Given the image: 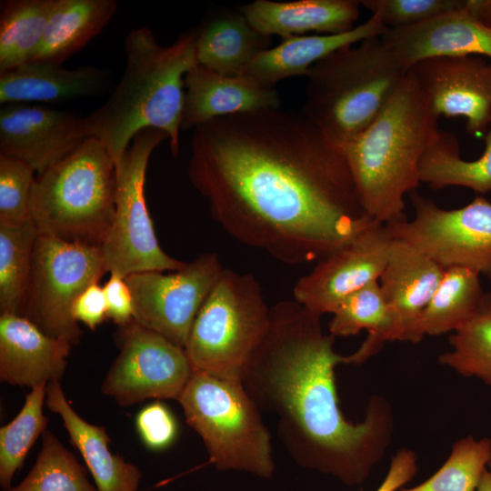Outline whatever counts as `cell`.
<instances>
[{
  "label": "cell",
  "mask_w": 491,
  "mask_h": 491,
  "mask_svg": "<svg viewBox=\"0 0 491 491\" xmlns=\"http://www.w3.org/2000/svg\"><path fill=\"white\" fill-rule=\"evenodd\" d=\"M187 175L214 220L273 258L319 261L376 222L342 149L301 113L268 108L193 129Z\"/></svg>",
  "instance_id": "6da1fadb"
},
{
  "label": "cell",
  "mask_w": 491,
  "mask_h": 491,
  "mask_svg": "<svg viewBox=\"0 0 491 491\" xmlns=\"http://www.w3.org/2000/svg\"><path fill=\"white\" fill-rule=\"evenodd\" d=\"M334 338L321 316L295 299L279 301L241 381L260 411L277 417L279 437L299 466L360 485L390 444L392 407L376 396L362 422L346 419L335 368L346 356L335 351Z\"/></svg>",
  "instance_id": "7a4b0ae2"
},
{
  "label": "cell",
  "mask_w": 491,
  "mask_h": 491,
  "mask_svg": "<svg viewBox=\"0 0 491 491\" xmlns=\"http://www.w3.org/2000/svg\"><path fill=\"white\" fill-rule=\"evenodd\" d=\"M196 29L182 33L170 45H161L152 30H131L125 40V65L108 99L85 116L88 137L99 139L115 166L143 129L168 135L169 148L178 155L184 106V77L196 63Z\"/></svg>",
  "instance_id": "3957f363"
},
{
  "label": "cell",
  "mask_w": 491,
  "mask_h": 491,
  "mask_svg": "<svg viewBox=\"0 0 491 491\" xmlns=\"http://www.w3.org/2000/svg\"><path fill=\"white\" fill-rule=\"evenodd\" d=\"M439 116L408 70L375 120L342 147L363 207L373 220H406L405 195L420 185V160L438 132Z\"/></svg>",
  "instance_id": "277c9868"
},
{
  "label": "cell",
  "mask_w": 491,
  "mask_h": 491,
  "mask_svg": "<svg viewBox=\"0 0 491 491\" xmlns=\"http://www.w3.org/2000/svg\"><path fill=\"white\" fill-rule=\"evenodd\" d=\"M407 72L381 36L366 38L309 68L300 111L342 148L375 120Z\"/></svg>",
  "instance_id": "5b68a950"
},
{
  "label": "cell",
  "mask_w": 491,
  "mask_h": 491,
  "mask_svg": "<svg viewBox=\"0 0 491 491\" xmlns=\"http://www.w3.org/2000/svg\"><path fill=\"white\" fill-rule=\"evenodd\" d=\"M115 189L112 155L99 139L87 137L66 157L36 174L31 219L38 234L102 246L114 218Z\"/></svg>",
  "instance_id": "8992f818"
},
{
  "label": "cell",
  "mask_w": 491,
  "mask_h": 491,
  "mask_svg": "<svg viewBox=\"0 0 491 491\" xmlns=\"http://www.w3.org/2000/svg\"><path fill=\"white\" fill-rule=\"evenodd\" d=\"M177 401L215 468L271 477L270 433L242 381L194 370Z\"/></svg>",
  "instance_id": "52a82bcc"
},
{
  "label": "cell",
  "mask_w": 491,
  "mask_h": 491,
  "mask_svg": "<svg viewBox=\"0 0 491 491\" xmlns=\"http://www.w3.org/2000/svg\"><path fill=\"white\" fill-rule=\"evenodd\" d=\"M257 279L224 269L200 307L185 346L195 371L229 380L243 371L269 322Z\"/></svg>",
  "instance_id": "ba28073f"
},
{
  "label": "cell",
  "mask_w": 491,
  "mask_h": 491,
  "mask_svg": "<svg viewBox=\"0 0 491 491\" xmlns=\"http://www.w3.org/2000/svg\"><path fill=\"white\" fill-rule=\"evenodd\" d=\"M168 135L145 128L133 138L116 168L115 214L102 251L107 272L124 278L146 271H176L186 263L159 246L145 197L146 168L155 148Z\"/></svg>",
  "instance_id": "9c48e42d"
},
{
  "label": "cell",
  "mask_w": 491,
  "mask_h": 491,
  "mask_svg": "<svg viewBox=\"0 0 491 491\" xmlns=\"http://www.w3.org/2000/svg\"><path fill=\"white\" fill-rule=\"evenodd\" d=\"M107 272L102 246L38 234L23 316L47 336L76 346L75 298Z\"/></svg>",
  "instance_id": "30bf717a"
},
{
  "label": "cell",
  "mask_w": 491,
  "mask_h": 491,
  "mask_svg": "<svg viewBox=\"0 0 491 491\" xmlns=\"http://www.w3.org/2000/svg\"><path fill=\"white\" fill-rule=\"evenodd\" d=\"M412 220L386 225L444 268L464 266L491 282V202L477 195L465 206L444 209L413 191Z\"/></svg>",
  "instance_id": "8fae6325"
},
{
  "label": "cell",
  "mask_w": 491,
  "mask_h": 491,
  "mask_svg": "<svg viewBox=\"0 0 491 491\" xmlns=\"http://www.w3.org/2000/svg\"><path fill=\"white\" fill-rule=\"evenodd\" d=\"M113 336L119 352L102 382L103 395L124 407L179 398L194 372L184 348L135 319Z\"/></svg>",
  "instance_id": "7c38bea8"
},
{
  "label": "cell",
  "mask_w": 491,
  "mask_h": 491,
  "mask_svg": "<svg viewBox=\"0 0 491 491\" xmlns=\"http://www.w3.org/2000/svg\"><path fill=\"white\" fill-rule=\"evenodd\" d=\"M224 269L215 253H204L176 271L126 276L134 319L185 349L194 320Z\"/></svg>",
  "instance_id": "4fadbf2b"
},
{
  "label": "cell",
  "mask_w": 491,
  "mask_h": 491,
  "mask_svg": "<svg viewBox=\"0 0 491 491\" xmlns=\"http://www.w3.org/2000/svg\"><path fill=\"white\" fill-rule=\"evenodd\" d=\"M394 238L388 225L372 223L299 278L294 299L321 316L332 314L347 296L378 281Z\"/></svg>",
  "instance_id": "5bb4252c"
},
{
  "label": "cell",
  "mask_w": 491,
  "mask_h": 491,
  "mask_svg": "<svg viewBox=\"0 0 491 491\" xmlns=\"http://www.w3.org/2000/svg\"><path fill=\"white\" fill-rule=\"evenodd\" d=\"M88 137L85 116L24 104L0 108V155L20 159L40 174Z\"/></svg>",
  "instance_id": "9a60e30c"
},
{
  "label": "cell",
  "mask_w": 491,
  "mask_h": 491,
  "mask_svg": "<svg viewBox=\"0 0 491 491\" xmlns=\"http://www.w3.org/2000/svg\"><path fill=\"white\" fill-rule=\"evenodd\" d=\"M409 70L439 117H465L471 135L485 136L491 126V62L476 55L435 57Z\"/></svg>",
  "instance_id": "2e32d148"
},
{
  "label": "cell",
  "mask_w": 491,
  "mask_h": 491,
  "mask_svg": "<svg viewBox=\"0 0 491 491\" xmlns=\"http://www.w3.org/2000/svg\"><path fill=\"white\" fill-rule=\"evenodd\" d=\"M445 268L406 241L394 238L378 283L386 301L391 341L418 343L421 316Z\"/></svg>",
  "instance_id": "e0dca14e"
},
{
  "label": "cell",
  "mask_w": 491,
  "mask_h": 491,
  "mask_svg": "<svg viewBox=\"0 0 491 491\" xmlns=\"http://www.w3.org/2000/svg\"><path fill=\"white\" fill-rule=\"evenodd\" d=\"M381 38L406 71L435 57L484 55L491 62V29L464 5L416 25L388 28Z\"/></svg>",
  "instance_id": "ac0fdd59"
},
{
  "label": "cell",
  "mask_w": 491,
  "mask_h": 491,
  "mask_svg": "<svg viewBox=\"0 0 491 491\" xmlns=\"http://www.w3.org/2000/svg\"><path fill=\"white\" fill-rule=\"evenodd\" d=\"M185 96L181 130L215 118L281 107L275 87L246 74L227 75L196 63L184 77Z\"/></svg>",
  "instance_id": "d6986e66"
},
{
  "label": "cell",
  "mask_w": 491,
  "mask_h": 491,
  "mask_svg": "<svg viewBox=\"0 0 491 491\" xmlns=\"http://www.w3.org/2000/svg\"><path fill=\"white\" fill-rule=\"evenodd\" d=\"M72 347L22 316L1 314L0 380L30 388L61 382Z\"/></svg>",
  "instance_id": "ffe728a7"
},
{
  "label": "cell",
  "mask_w": 491,
  "mask_h": 491,
  "mask_svg": "<svg viewBox=\"0 0 491 491\" xmlns=\"http://www.w3.org/2000/svg\"><path fill=\"white\" fill-rule=\"evenodd\" d=\"M360 5L357 0H255L239 5L238 11L256 31L284 40L312 31L319 35L349 31L356 26Z\"/></svg>",
  "instance_id": "44dd1931"
},
{
  "label": "cell",
  "mask_w": 491,
  "mask_h": 491,
  "mask_svg": "<svg viewBox=\"0 0 491 491\" xmlns=\"http://www.w3.org/2000/svg\"><path fill=\"white\" fill-rule=\"evenodd\" d=\"M45 405L61 417L70 442L84 458L97 491H137L143 476L141 470L111 452V439L105 427L88 423L74 410L60 381L47 384Z\"/></svg>",
  "instance_id": "7402d4cb"
},
{
  "label": "cell",
  "mask_w": 491,
  "mask_h": 491,
  "mask_svg": "<svg viewBox=\"0 0 491 491\" xmlns=\"http://www.w3.org/2000/svg\"><path fill=\"white\" fill-rule=\"evenodd\" d=\"M105 70L94 65L65 68L30 61L0 73V104L55 103L99 94L106 85Z\"/></svg>",
  "instance_id": "603a6c76"
},
{
  "label": "cell",
  "mask_w": 491,
  "mask_h": 491,
  "mask_svg": "<svg viewBox=\"0 0 491 491\" xmlns=\"http://www.w3.org/2000/svg\"><path fill=\"white\" fill-rule=\"evenodd\" d=\"M386 27L376 16L353 29L334 35L292 36L258 55L243 74L265 85H275L288 77L306 75L309 68L329 54L366 38L381 36Z\"/></svg>",
  "instance_id": "cb8c5ba5"
},
{
  "label": "cell",
  "mask_w": 491,
  "mask_h": 491,
  "mask_svg": "<svg viewBox=\"0 0 491 491\" xmlns=\"http://www.w3.org/2000/svg\"><path fill=\"white\" fill-rule=\"evenodd\" d=\"M195 29L197 63L222 75L243 74L271 45L272 36L256 31L238 10L215 11Z\"/></svg>",
  "instance_id": "d4e9b609"
},
{
  "label": "cell",
  "mask_w": 491,
  "mask_h": 491,
  "mask_svg": "<svg viewBox=\"0 0 491 491\" xmlns=\"http://www.w3.org/2000/svg\"><path fill=\"white\" fill-rule=\"evenodd\" d=\"M117 10L115 0H55L31 61L63 63L100 35Z\"/></svg>",
  "instance_id": "484cf974"
},
{
  "label": "cell",
  "mask_w": 491,
  "mask_h": 491,
  "mask_svg": "<svg viewBox=\"0 0 491 491\" xmlns=\"http://www.w3.org/2000/svg\"><path fill=\"white\" fill-rule=\"evenodd\" d=\"M483 155L473 161L462 159L456 137L439 131L426 149L418 167L420 183L433 189L462 186L476 193L491 192V126L485 135Z\"/></svg>",
  "instance_id": "4316f807"
},
{
  "label": "cell",
  "mask_w": 491,
  "mask_h": 491,
  "mask_svg": "<svg viewBox=\"0 0 491 491\" xmlns=\"http://www.w3.org/2000/svg\"><path fill=\"white\" fill-rule=\"evenodd\" d=\"M332 315L328 331L334 337L352 336L364 329L367 331V336L358 349L346 356V364L364 363L389 342L390 314L378 281L347 296Z\"/></svg>",
  "instance_id": "83f0119b"
},
{
  "label": "cell",
  "mask_w": 491,
  "mask_h": 491,
  "mask_svg": "<svg viewBox=\"0 0 491 491\" xmlns=\"http://www.w3.org/2000/svg\"><path fill=\"white\" fill-rule=\"evenodd\" d=\"M480 275L468 267L445 268L419 323L425 336L454 333L476 312L484 296Z\"/></svg>",
  "instance_id": "f1b7e54d"
},
{
  "label": "cell",
  "mask_w": 491,
  "mask_h": 491,
  "mask_svg": "<svg viewBox=\"0 0 491 491\" xmlns=\"http://www.w3.org/2000/svg\"><path fill=\"white\" fill-rule=\"evenodd\" d=\"M55 0H7L0 14V73L30 62L41 45Z\"/></svg>",
  "instance_id": "f546056e"
},
{
  "label": "cell",
  "mask_w": 491,
  "mask_h": 491,
  "mask_svg": "<svg viewBox=\"0 0 491 491\" xmlns=\"http://www.w3.org/2000/svg\"><path fill=\"white\" fill-rule=\"evenodd\" d=\"M38 231L32 220L0 225V312L23 316Z\"/></svg>",
  "instance_id": "4dcf8cb0"
},
{
  "label": "cell",
  "mask_w": 491,
  "mask_h": 491,
  "mask_svg": "<svg viewBox=\"0 0 491 491\" xmlns=\"http://www.w3.org/2000/svg\"><path fill=\"white\" fill-rule=\"evenodd\" d=\"M441 365L491 386V292L485 293L473 316L449 336Z\"/></svg>",
  "instance_id": "1f68e13d"
},
{
  "label": "cell",
  "mask_w": 491,
  "mask_h": 491,
  "mask_svg": "<svg viewBox=\"0 0 491 491\" xmlns=\"http://www.w3.org/2000/svg\"><path fill=\"white\" fill-rule=\"evenodd\" d=\"M47 384L31 388L23 407L15 417L0 428V486L11 488L13 477L39 436L47 429L48 417L44 415Z\"/></svg>",
  "instance_id": "d6a6232c"
},
{
  "label": "cell",
  "mask_w": 491,
  "mask_h": 491,
  "mask_svg": "<svg viewBox=\"0 0 491 491\" xmlns=\"http://www.w3.org/2000/svg\"><path fill=\"white\" fill-rule=\"evenodd\" d=\"M5 491H97L87 478V468L78 462L53 434L46 429L42 446L27 476L16 486Z\"/></svg>",
  "instance_id": "836d02e7"
},
{
  "label": "cell",
  "mask_w": 491,
  "mask_h": 491,
  "mask_svg": "<svg viewBox=\"0 0 491 491\" xmlns=\"http://www.w3.org/2000/svg\"><path fill=\"white\" fill-rule=\"evenodd\" d=\"M491 463V439L471 436L457 440L443 466L423 483L401 491H476Z\"/></svg>",
  "instance_id": "e575fe53"
},
{
  "label": "cell",
  "mask_w": 491,
  "mask_h": 491,
  "mask_svg": "<svg viewBox=\"0 0 491 491\" xmlns=\"http://www.w3.org/2000/svg\"><path fill=\"white\" fill-rule=\"evenodd\" d=\"M35 171L24 161L0 155V225L17 226L31 219Z\"/></svg>",
  "instance_id": "d590c367"
},
{
  "label": "cell",
  "mask_w": 491,
  "mask_h": 491,
  "mask_svg": "<svg viewBox=\"0 0 491 491\" xmlns=\"http://www.w3.org/2000/svg\"><path fill=\"white\" fill-rule=\"evenodd\" d=\"M360 4L386 27L402 28L460 8L464 0H362Z\"/></svg>",
  "instance_id": "8d00e7d4"
},
{
  "label": "cell",
  "mask_w": 491,
  "mask_h": 491,
  "mask_svg": "<svg viewBox=\"0 0 491 491\" xmlns=\"http://www.w3.org/2000/svg\"><path fill=\"white\" fill-rule=\"evenodd\" d=\"M136 431L143 443L151 450H164L177 436L178 426L169 408L159 401L142 408L135 420Z\"/></svg>",
  "instance_id": "74e56055"
},
{
  "label": "cell",
  "mask_w": 491,
  "mask_h": 491,
  "mask_svg": "<svg viewBox=\"0 0 491 491\" xmlns=\"http://www.w3.org/2000/svg\"><path fill=\"white\" fill-rule=\"evenodd\" d=\"M103 289L106 302L107 318H110L117 326L125 325L133 320V296L125 278L116 274H110Z\"/></svg>",
  "instance_id": "f35d334b"
},
{
  "label": "cell",
  "mask_w": 491,
  "mask_h": 491,
  "mask_svg": "<svg viewBox=\"0 0 491 491\" xmlns=\"http://www.w3.org/2000/svg\"><path fill=\"white\" fill-rule=\"evenodd\" d=\"M72 316L76 322L84 323L89 329L95 330L107 318L103 286L98 283L87 286L74 301Z\"/></svg>",
  "instance_id": "ab89813d"
},
{
  "label": "cell",
  "mask_w": 491,
  "mask_h": 491,
  "mask_svg": "<svg viewBox=\"0 0 491 491\" xmlns=\"http://www.w3.org/2000/svg\"><path fill=\"white\" fill-rule=\"evenodd\" d=\"M417 471L416 453L408 448L398 450L381 485L375 491H397L408 483Z\"/></svg>",
  "instance_id": "60d3db41"
},
{
  "label": "cell",
  "mask_w": 491,
  "mask_h": 491,
  "mask_svg": "<svg viewBox=\"0 0 491 491\" xmlns=\"http://www.w3.org/2000/svg\"><path fill=\"white\" fill-rule=\"evenodd\" d=\"M464 7L481 25L491 29V0H464Z\"/></svg>",
  "instance_id": "b9f144b4"
},
{
  "label": "cell",
  "mask_w": 491,
  "mask_h": 491,
  "mask_svg": "<svg viewBox=\"0 0 491 491\" xmlns=\"http://www.w3.org/2000/svg\"><path fill=\"white\" fill-rule=\"evenodd\" d=\"M476 491H491V463L484 472Z\"/></svg>",
  "instance_id": "7bdbcfd3"
}]
</instances>
